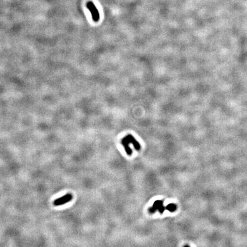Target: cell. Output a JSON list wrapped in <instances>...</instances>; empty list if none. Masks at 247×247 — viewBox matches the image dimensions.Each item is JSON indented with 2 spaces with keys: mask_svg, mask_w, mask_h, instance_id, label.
Listing matches in <instances>:
<instances>
[{
  "mask_svg": "<svg viewBox=\"0 0 247 247\" xmlns=\"http://www.w3.org/2000/svg\"><path fill=\"white\" fill-rule=\"evenodd\" d=\"M165 209H166V207L163 206V201L157 200L154 203L152 208H149V212L151 213H153L158 210V212L162 214L164 212Z\"/></svg>",
  "mask_w": 247,
  "mask_h": 247,
  "instance_id": "4",
  "label": "cell"
},
{
  "mask_svg": "<svg viewBox=\"0 0 247 247\" xmlns=\"http://www.w3.org/2000/svg\"><path fill=\"white\" fill-rule=\"evenodd\" d=\"M86 7L92 14L93 20L95 22L98 21V20L100 19V14L95 5L91 1H89L86 3Z\"/></svg>",
  "mask_w": 247,
  "mask_h": 247,
  "instance_id": "2",
  "label": "cell"
},
{
  "mask_svg": "<svg viewBox=\"0 0 247 247\" xmlns=\"http://www.w3.org/2000/svg\"><path fill=\"white\" fill-rule=\"evenodd\" d=\"M73 195L71 193H68L63 196L55 200L53 202V205L55 206H60L65 204L73 199Z\"/></svg>",
  "mask_w": 247,
  "mask_h": 247,
  "instance_id": "3",
  "label": "cell"
},
{
  "mask_svg": "<svg viewBox=\"0 0 247 247\" xmlns=\"http://www.w3.org/2000/svg\"><path fill=\"white\" fill-rule=\"evenodd\" d=\"M176 209H177V206L174 204H170L166 206V209L171 212H174Z\"/></svg>",
  "mask_w": 247,
  "mask_h": 247,
  "instance_id": "5",
  "label": "cell"
},
{
  "mask_svg": "<svg viewBox=\"0 0 247 247\" xmlns=\"http://www.w3.org/2000/svg\"><path fill=\"white\" fill-rule=\"evenodd\" d=\"M130 143H132L133 144L134 148L136 150H139L140 149L139 143H138V141H136V140L134 138V137L132 136L130 134L127 135V136L124 137L122 140V144L124 146L127 154L129 155H131L132 153V151L129 146Z\"/></svg>",
  "mask_w": 247,
  "mask_h": 247,
  "instance_id": "1",
  "label": "cell"
}]
</instances>
